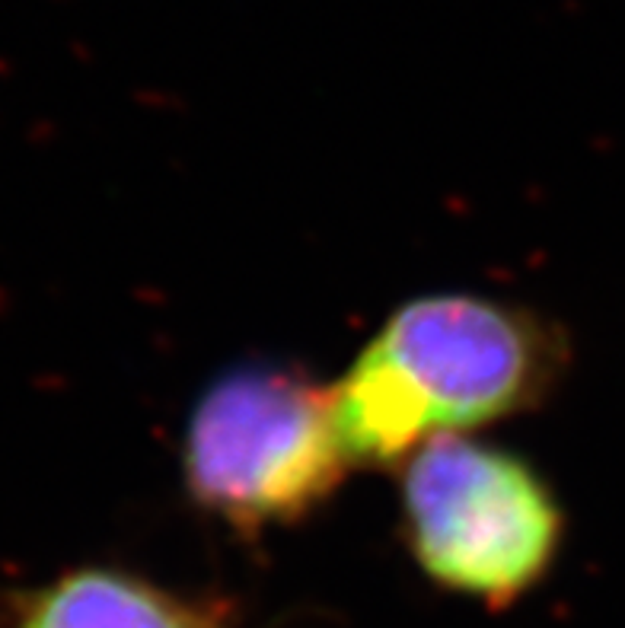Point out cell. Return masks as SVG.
Listing matches in <instances>:
<instances>
[{
	"label": "cell",
	"mask_w": 625,
	"mask_h": 628,
	"mask_svg": "<svg viewBox=\"0 0 625 628\" xmlns=\"http://www.w3.org/2000/svg\"><path fill=\"white\" fill-rule=\"evenodd\" d=\"M402 530L428 581L504 609L543 584L565 517L527 460L463 434H437L402 463Z\"/></svg>",
	"instance_id": "3"
},
{
	"label": "cell",
	"mask_w": 625,
	"mask_h": 628,
	"mask_svg": "<svg viewBox=\"0 0 625 628\" xmlns=\"http://www.w3.org/2000/svg\"><path fill=\"white\" fill-rule=\"evenodd\" d=\"M13 628H230L214 603H201L106 565L58 574L29 593Z\"/></svg>",
	"instance_id": "4"
},
{
	"label": "cell",
	"mask_w": 625,
	"mask_h": 628,
	"mask_svg": "<svg viewBox=\"0 0 625 628\" xmlns=\"http://www.w3.org/2000/svg\"><path fill=\"white\" fill-rule=\"evenodd\" d=\"M351 466L332 386L278 364L217 377L195 402L182 447L192 504L240 533L310 517Z\"/></svg>",
	"instance_id": "2"
},
{
	"label": "cell",
	"mask_w": 625,
	"mask_h": 628,
	"mask_svg": "<svg viewBox=\"0 0 625 628\" xmlns=\"http://www.w3.org/2000/svg\"><path fill=\"white\" fill-rule=\"evenodd\" d=\"M565 342L543 316L476 294L402 303L332 386L354 466H402L437 434L485 428L543 405Z\"/></svg>",
	"instance_id": "1"
}]
</instances>
